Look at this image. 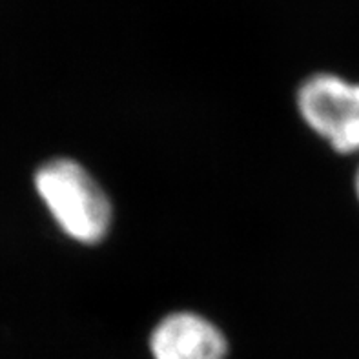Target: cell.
I'll list each match as a JSON object with an SVG mask.
<instances>
[{
  "label": "cell",
  "instance_id": "2",
  "mask_svg": "<svg viewBox=\"0 0 359 359\" xmlns=\"http://www.w3.org/2000/svg\"><path fill=\"white\" fill-rule=\"evenodd\" d=\"M296 108L303 123L341 155L359 154V82L316 73L301 82Z\"/></svg>",
  "mask_w": 359,
  "mask_h": 359
},
{
  "label": "cell",
  "instance_id": "3",
  "mask_svg": "<svg viewBox=\"0 0 359 359\" xmlns=\"http://www.w3.org/2000/svg\"><path fill=\"white\" fill-rule=\"evenodd\" d=\"M151 359H226L228 339L206 316L177 310L164 316L148 337Z\"/></svg>",
  "mask_w": 359,
  "mask_h": 359
},
{
  "label": "cell",
  "instance_id": "4",
  "mask_svg": "<svg viewBox=\"0 0 359 359\" xmlns=\"http://www.w3.org/2000/svg\"><path fill=\"white\" fill-rule=\"evenodd\" d=\"M354 191H355V197H358L359 201V166L358 170H355V175H354Z\"/></svg>",
  "mask_w": 359,
  "mask_h": 359
},
{
  "label": "cell",
  "instance_id": "1",
  "mask_svg": "<svg viewBox=\"0 0 359 359\" xmlns=\"http://www.w3.org/2000/svg\"><path fill=\"white\" fill-rule=\"evenodd\" d=\"M36 196L53 223L73 243L100 245L114 226L109 196L79 161L55 157L36 170Z\"/></svg>",
  "mask_w": 359,
  "mask_h": 359
}]
</instances>
